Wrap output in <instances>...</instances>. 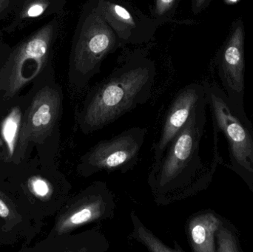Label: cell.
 <instances>
[{"label":"cell","mask_w":253,"mask_h":252,"mask_svg":"<svg viewBox=\"0 0 253 252\" xmlns=\"http://www.w3.org/2000/svg\"><path fill=\"white\" fill-rule=\"evenodd\" d=\"M115 197L105 182L97 180L65 203L55 221L51 237L70 234L82 226L115 217Z\"/></svg>","instance_id":"5"},{"label":"cell","mask_w":253,"mask_h":252,"mask_svg":"<svg viewBox=\"0 0 253 252\" xmlns=\"http://www.w3.org/2000/svg\"><path fill=\"white\" fill-rule=\"evenodd\" d=\"M132 231L131 237L137 242L144 245L149 252H184V250L175 241V247L166 245L159 239L141 221L136 213L131 211L129 214Z\"/></svg>","instance_id":"14"},{"label":"cell","mask_w":253,"mask_h":252,"mask_svg":"<svg viewBox=\"0 0 253 252\" xmlns=\"http://www.w3.org/2000/svg\"><path fill=\"white\" fill-rule=\"evenodd\" d=\"M221 226V220L212 213H203L192 217L187 225V233L193 251H216L215 235Z\"/></svg>","instance_id":"12"},{"label":"cell","mask_w":253,"mask_h":252,"mask_svg":"<svg viewBox=\"0 0 253 252\" xmlns=\"http://www.w3.org/2000/svg\"><path fill=\"white\" fill-rule=\"evenodd\" d=\"M22 112L19 108L16 107L7 114L1 124V136L5 143L7 153L10 157L13 156L16 142L19 139Z\"/></svg>","instance_id":"15"},{"label":"cell","mask_w":253,"mask_h":252,"mask_svg":"<svg viewBox=\"0 0 253 252\" xmlns=\"http://www.w3.org/2000/svg\"><path fill=\"white\" fill-rule=\"evenodd\" d=\"M211 102L217 124L230 143L233 157L241 167L253 173V141L249 131L221 97L212 93Z\"/></svg>","instance_id":"9"},{"label":"cell","mask_w":253,"mask_h":252,"mask_svg":"<svg viewBox=\"0 0 253 252\" xmlns=\"http://www.w3.org/2000/svg\"><path fill=\"white\" fill-rule=\"evenodd\" d=\"M202 100L184 127L167 148L160 162L150 167L147 183L155 203L168 206L192 195L193 178L200 168L199 146L204 125Z\"/></svg>","instance_id":"2"},{"label":"cell","mask_w":253,"mask_h":252,"mask_svg":"<svg viewBox=\"0 0 253 252\" xmlns=\"http://www.w3.org/2000/svg\"><path fill=\"white\" fill-rule=\"evenodd\" d=\"M155 75L150 61H133L115 71L89 92L76 112L80 131L92 134L144 105L151 96Z\"/></svg>","instance_id":"1"},{"label":"cell","mask_w":253,"mask_h":252,"mask_svg":"<svg viewBox=\"0 0 253 252\" xmlns=\"http://www.w3.org/2000/svg\"><path fill=\"white\" fill-rule=\"evenodd\" d=\"M242 25L236 27L229 38L222 56V67L229 86L241 92L244 89V41Z\"/></svg>","instance_id":"11"},{"label":"cell","mask_w":253,"mask_h":252,"mask_svg":"<svg viewBox=\"0 0 253 252\" xmlns=\"http://www.w3.org/2000/svg\"><path fill=\"white\" fill-rule=\"evenodd\" d=\"M54 32V24L44 25L10 55L1 72V83L7 94H15L42 71Z\"/></svg>","instance_id":"6"},{"label":"cell","mask_w":253,"mask_h":252,"mask_svg":"<svg viewBox=\"0 0 253 252\" xmlns=\"http://www.w3.org/2000/svg\"><path fill=\"white\" fill-rule=\"evenodd\" d=\"M202 99V91L196 85L183 89L172 101L158 142L153 144V158L151 167L160 162L167 148L172 139L184 127L193 109Z\"/></svg>","instance_id":"10"},{"label":"cell","mask_w":253,"mask_h":252,"mask_svg":"<svg viewBox=\"0 0 253 252\" xmlns=\"http://www.w3.org/2000/svg\"><path fill=\"white\" fill-rule=\"evenodd\" d=\"M49 6L47 0H36L25 9L23 16L25 18H36L44 13Z\"/></svg>","instance_id":"17"},{"label":"cell","mask_w":253,"mask_h":252,"mask_svg":"<svg viewBox=\"0 0 253 252\" xmlns=\"http://www.w3.org/2000/svg\"><path fill=\"white\" fill-rule=\"evenodd\" d=\"M62 100V90L56 86L45 85L37 92L19 131L18 140L21 151L29 142L44 144L57 141Z\"/></svg>","instance_id":"7"},{"label":"cell","mask_w":253,"mask_h":252,"mask_svg":"<svg viewBox=\"0 0 253 252\" xmlns=\"http://www.w3.org/2000/svg\"><path fill=\"white\" fill-rule=\"evenodd\" d=\"M176 0H156L155 6V19L163 21L168 19V14L173 8Z\"/></svg>","instance_id":"18"},{"label":"cell","mask_w":253,"mask_h":252,"mask_svg":"<svg viewBox=\"0 0 253 252\" xmlns=\"http://www.w3.org/2000/svg\"><path fill=\"white\" fill-rule=\"evenodd\" d=\"M147 133L146 127H132L98 142L80 157L77 174L87 179L100 172L129 171L138 163Z\"/></svg>","instance_id":"4"},{"label":"cell","mask_w":253,"mask_h":252,"mask_svg":"<svg viewBox=\"0 0 253 252\" xmlns=\"http://www.w3.org/2000/svg\"><path fill=\"white\" fill-rule=\"evenodd\" d=\"M0 217L9 223L17 220L18 219L13 207L1 192H0Z\"/></svg>","instance_id":"19"},{"label":"cell","mask_w":253,"mask_h":252,"mask_svg":"<svg viewBox=\"0 0 253 252\" xmlns=\"http://www.w3.org/2000/svg\"><path fill=\"white\" fill-rule=\"evenodd\" d=\"M230 1H232V2H236V1H237L238 0H230Z\"/></svg>","instance_id":"22"},{"label":"cell","mask_w":253,"mask_h":252,"mask_svg":"<svg viewBox=\"0 0 253 252\" xmlns=\"http://www.w3.org/2000/svg\"><path fill=\"white\" fill-rule=\"evenodd\" d=\"M120 42L114 30L96 8L95 0L84 8L73 47L70 79L77 89L87 86L105 56Z\"/></svg>","instance_id":"3"},{"label":"cell","mask_w":253,"mask_h":252,"mask_svg":"<svg viewBox=\"0 0 253 252\" xmlns=\"http://www.w3.org/2000/svg\"><path fill=\"white\" fill-rule=\"evenodd\" d=\"M218 238V252H239L236 240L231 232L226 228H220L216 232Z\"/></svg>","instance_id":"16"},{"label":"cell","mask_w":253,"mask_h":252,"mask_svg":"<svg viewBox=\"0 0 253 252\" xmlns=\"http://www.w3.org/2000/svg\"><path fill=\"white\" fill-rule=\"evenodd\" d=\"M9 0H0V12L2 11L8 5Z\"/></svg>","instance_id":"21"},{"label":"cell","mask_w":253,"mask_h":252,"mask_svg":"<svg viewBox=\"0 0 253 252\" xmlns=\"http://www.w3.org/2000/svg\"><path fill=\"white\" fill-rule=\"evenodd\" d=\"M206 1L207 0H194V8H196V10H199Z\"/></svg>","instance_id":"20"},{"label":"cell","mask_w":253,"mask_h":252,"mask_svg":"<svg viewBox=\"0 0 253 252\" xmlns=\"http://www.w3.org/2000/svg\"><path fill=\"white\" fill-rule=\"evenodd\" d=\"M53 238L57 251L106 252L110 248L106 237L97 229H90L76 235L65 234Z\"/></svg>","instance_id":"13"},{"label":"cell","mask_w":253,"mask_h":252,"mask_svg":"<svg viewBox=\"0 0 253 252\" xmlns=\"http://www.w3.org/2000/svg\"><path fill=\"white\" fill-rule=\"evenodd\" d=\"M96 8L120 39L126 44H139L151 39L158 28L152 19L122 0H95Z\"/></svg>","instance_id":"8"}]
</instances>
